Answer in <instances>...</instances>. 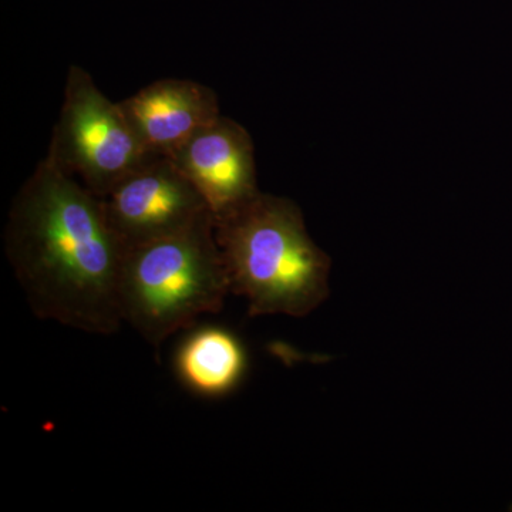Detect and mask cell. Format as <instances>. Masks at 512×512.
<instances>
[{
  "instance_id": "5b68a950",
  "label": "cell",
  "mask_w": 512,
  "mask_h": 512,
  "mask_svg": "<svg viewBox=\"0 0 512 512\" xmlns=\"http://www.w3.org/2000/svg\"><path fill=\"white\" fill-rule=\"evenodd\" d=\"M104 211L124 248L178 234L214 218L171 158H150L104 195Z\"/></svg>"
},
{
  "instance_id": "ba28073f",
  "label": "cell",
  "mask_w": 512,
  "mask_h": 512,
  "mask_svg": "<svg viewBox=\"0 0 512 512\" xmlns=\"http://www.w3.org/2000/svg\"><path fill=\"white\" fill-rule=\"evenodd\" d=\"M247 365L241 340L217 326L190 333L175 355V372L181 382L204 397H222L237 389Z\"/></svg>"
},
{
  "instance_id": "52a82bcc",
  "label": "cell",
  "mask_w": 512,
  "mask_h": 512,
  "mask_svg": "<svg viewBox=\"0 0 512 512\" xmlns=\"http://www.w3.org/2000/svg\"><path fill=\"white\" fill-rule=\"evenodd\" d=\"M121 110L148 153L170 156L221 116L217 93L204 84L163 79L121 101Z\"/></svg>"
},
{
  "instance_id": "3957f363",
  "label": "cell",
  "mask_w": 512,
  "mask_h": 512,
  "mask_svg": "<svg viewBox=\"0 0 512 512\" xmlns=\"http://www.w3.org/2000/svg\"><path fill=\"white\" fill-rule=\"evenodd\" d=\"M229 293L214 218L124 254L121 315L154 349L201 316L221 312Z\"/></svg>"
},
{
  "instance_id": "6da1fadb",
  "label": "cell",
  "mask_w": 512,
  "mask_h": 512,
  "mask_svg": "<svg viewBox=\"0 0 512 512\" xmlns=\"http://www.w3.org/2000/svg\"><path fill=\"white\" fill-rule=\"evenodd\" d=\"M5 249L37 318L99 336L114 335L123 325L126 248L103 200L47 154L12 202Z\"/></svg>"
},
{
  "instance_id": "8992f818",
  "label": "cell",
  "mask_w": 512,
  "mask_h": 512,
  "mask_svg": "<svg viewBox=\"0 0 512 512\" xmlns=\"http://www.w3.org/2000/svg\"><path fill=\"white\" fill-rule=\"evenodd\" d=\"M167 157L200 191L214 220L259 192L252 138L222 114Z\"/></svg>"
},
{
  "instance_id": "277c9868",
  "label": "cell",
  "mask_w": 512,
  "mask_h": 512,
  "mask_svg": "<svg viewBox=\"0 0 512 512\" xmlns=\"http://www.w3.org/2000/svg\"><path fill=\"white\" fill-rule=\"evenodd\" d=\"M47 156L100 198L156 157L138 140L120 103L104 96L89 72L77 64L67 72Z\"/></svg>"
},
{
  "instance_id": "7a4b0ae2",
  "label": "cell",
  "mask_w": 512,
  "mask_h": 512,
  "mask_svg": "<svg viewBox=\"0 0 512 512\" xmlns=\"http://www.w3.org/2000/svg\"><path fill=\"white\" fill-rule=\"evenodd\" d=\"M231 293L249 316L309 315L329 296L330 259L312 241L302 211L259 191L215 220Z\"/></svg>"
}]
</instances>
